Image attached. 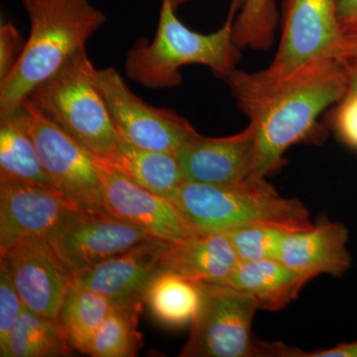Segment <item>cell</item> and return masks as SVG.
I'll return each mask as SVG.
<instances>
[{
    "label": "cell",
    "instance_id": "obj_1",
    "mask_svg": "<svg viewBox=\"0 0 357 357\" xmlns=\"http://www.w3.org/2000/svg\"><path fill=\"white\" fill-rule=\"evenodd\" d=\"M222 79L255 135V178L283 167L286 151L314 133L319 115L344 98L347 84L337 59L316 61L285 76L234 68Z\"/></svg>",
    "mask_w": 357,
    "mask_h": 357
},
{
    "label": "cell",
    "instance_id": "obj_2",
    "mask_svg": "<svg viewBox=\"0 0 357 357\" xmlns=\"http://www.w3.org/2000/svg\"><path fill=\"white\" fill-rule=\"evenodd\" d=\"M29 38L9 76L0 83V115L20 109L37 86L56 74L107 23L89 0H22Z\"/></svg>",
    "mask_w": 357,
    "mask_h": 357
},
{
    "label": "cell",
    "instance_id": "obj_3",
    "mask_svg": "<svg viewBox=\"0 0 357 357\" xmlns=\"http://www.w3.org/2000/svg\"><path fill=\"white\" fill-rule=\"evenodd\" d=\"M244 0H231L229 17L217 32L192 31L182 22L171 0H162L153 40L140 39L128 52L126 72L135 83L152 89L175 88L182 83L181 68L203 65L225 77L241 61L234 44V23Z\"/></svg>",
    "mask_w": 357,
    "mask_h": 357
},
{
    "label": "cell",
    "instance_id": "obj_4",
    "mask_svg": "<svg viewBox=\"0 0 357 357\" xmlns=\"http://www.w3.org/2000/svg\"><path fill=\"white\" fill-rule=\"evenodd\" d=\"M173 203L198 232H225L253 225L296 231L312 225L306 206L280 196L266 178L252 177L231 185L185 181Z\"/></svg>",
    "mask_w": 357,
    "mask_h": 357
},
{
    "label": "cell",
    "instance_id": "obj_5",
    "mask_svg": "<svg viewBox=\"0 0 357 357\" xmlns=\"http://www.w3.org/2000/svg\"><path fill=\"white\" fill-rule=\"evenodd\" d=\"M96 70L84 49L28 98L93 159L102 160L114 153L121 137L96 86Z\"/></svg>",
    "mask_w": 357,
    "mask_h": 357
},
{
    "label": "cell",
    "instance_id": "obj_6",
    "mask_svg": "<svg viewBox=\"0 0 357 357\" xmlns=\"http://www.w3.org/2000/svg\"><path fill=\"white\" fill-rule=\"evenodd\" d=\"M202 300L182 357H299L300 349L256 340L257 303L222 284L201 283Z\"/></svg>",
    "mask_w": 357,
    "mask_h": 357
},
{
    "label": "cell",
    "instance_id": "obj_7",
    "mask_svg": "<svg viewBox=\"0 0 357 357\" xmlns=\"http://www.w3.org/2000/svg\"><path fill=\"white\" fill-rule=\"evenodd\" d=\"M95 81L121 139L144 149L175 154L199 135L177 112L141 100L114 68L96 70Z\"/></svg>",
    "mask_w": 357,
    "mask_h": 357
},
{
    "label": "cell",
    "instance_id": "obj_8",
    "mask_svg": "<svg viewBox=\"0 0 357 357\" xmlns=\"http://www.w3.org/2000/svg\"><path fill=\"white\" fill-rule=\"evenodd\" d=\"M28 131L45 171L56 189L83 208H102V188L95 159L56 126L29 98L22 102Z\"/></svg>",
    "mask_w": 357,
    "mask_h": 357
},
{
    "label": "cell",
    "instance_id": "obj_9",
    "mask_svg": "<svg viewBox=\"0 0 357 357\" xmlns=\"http://www.w3.org/2000/svg\"><path fill=\"white\" fill-rule=\"evenodd\" d=\"M155 237L102 208H77L48 239L65 266L76 274Z\"/></svg>",
    "mask_w": 357,
    "mask_h": 357
},
{
    "label": "cell",
    "instance_id": "obj_10",
    "mask_svg": "<svg viewBox=\"0 0 357 357\" xmlns=\"http://www.w3.org/2000/svg\"><path fill=\"white\" fill-rule=\"evenodd\" d=\"M342 27L337 0H282L280 43L268 72L285 76L324 59H337Z\"/></svg>",
    "mask_w": 357,
    "mask_h": 357
},
{
    "label": "cell",
    "instance_id": "obj_11",
    "mask_svg": "<svg viewBox=\"0 0 357 357\" xmlns=\"http://www.w3.org/2000/svg\"><path fill=\"white\" fill-rule=\"evenodd\" d=\"M6 268L23 304L31 311L59 319L72 286V272L48 239H27L0 249Z\"/></svg>",
    "mask_w": 357,
    "mask_h": 357
},
{
    "label": "cell",
    "instance_id": "obj_12",
    "mask_svg": "<svg viewBox=\"0 0 357 357\" xmlns=\"http://www.w3.org/2000/svg\"><path fill=\"white\" fill-rule=\"evenodd\" d=\"M81 208L55 188L0 182V249L27 239H49Z\"/></svg>",
    "mask_w": 357,
    "mask_h": 357
},
{
    "label": "cell",
    "instance_id": "obj_13",
    "mask_svg": "<svg viewBox=\"0 0 357 357\" xmlns=\"http://www.w3.org/2000/svg\"><path fill=\"white\" fill-rule=\"evenodd\" d=\"M96 164L105 211L163 241H178L196 232L172 201L148 191L109 167Z\"/></svg>",
    "mask_w": 357,
    "mask_h": 357
},
{
    "label": "cell",
    "instance_id": "obj_14",
    "mask_svg": "<svg viewBox=\"0 0 357 357\" xmlns=\"http://www.w3.org/2000/svg\"><path fill=\"white\" fill-rule=\"evenodd\" d=\"M170 241L153 238L126 252L73 275L72 285L107 297L115 306L144 303L150 281L163 269V258Z\"/></svg>",
    "mask_w": 357,
    "mask_h": 357
},
{
    "label": "cell",
    "instance_id": "obj_15",
    "mask_svg": "<svg viewBox=\"0 0 357 357\" xmlns=\"http://www.w3.org/2000/svg\"><path fill=\"white\" fill-rule=\"evenodd\" d=\"M185 181L208 185H231L253 177L255 140L252 129L227 137L199 135L175 153Z\"/></svg>",
    "mask_w": 357,
    "mask_h": 357
},
{
    "label": "cell",
    "instance_id": "obj_16",
    "mask_svg": "<svg viewBox=\"0 0 357 357\" xmlns=\"http://www.w3.org/2000/svg\"><path fill=\"white\" fill-rule=\"evenodd\" d=\"M349 231L344 223L323 215L309 229L289 232L278 259L288 267L314 277H342L349 271L352 257Z\"/></svg>",
    "mask_w": 357,
    "mask_h": 357
},
{
    "label": "cell",
    "instance_id": "obj_17",
    "mask_svg": "<svg viewBox=\"0 0 357 357\" xmlns=\"http://www.w3.org/2000/svg\"><path fill=\"white\" fill-rule=\"evenodd\" d=\"M239 259L223 232H194L170 241L163 258V269L197 283L223 284Z\"/></svg>",
    "mask_w": 357,
    "mask_h": 357
},
{
    "label": "cell",
    "instance_id": "obj_18",
    "mask_svg": "<svg viewBox=\"0 0 357 357\" xmlns=\"http://www.w3.org/2000/svg\"><path fill=\"white\" fill-rule=\"evenodd\" d=\"M312 277L288 267L279 259L241 261L222 285L252 298L259 310L277 312L297 299Z\"/></svg>",
    "mask_w": 357,
    "mask_h": 357
},
{
    "label": "cell",
    "instance_id": "obj_19",
    "mask_svg": "<svg viewBox=\"0 0 357 357\" xmlns=\"http://www.w3.org/2000/svg\"><path fill=\"white\" fill-rule=\"evenodd\" d=\"M95 161L172 202L185 181L175 154L144 149L121 138L114 153Z\"/></svg>",
    "mask_w": 357,
    "mask_h": 357
},
{
    "label": "cell",
    "instance_id": "obj_20",
    "mask_svg": "<svg viewBox=\"0 0 357 357\" xmlns=\"http://www.w3.org/2000/svg\"><path fill=\"white\" fill-rule=\"evenodd\" d=\"M8 181L56 189L28 131L22 105L10 114L0 115V182Z\"/></svg>",
    "mask_w": 357,
    "mask_h": 357
},
{
    "label": "cell",
    "instance_id": "obj_21",
    "mask_svg": "<svg viewBox=\"0 0 357 357\" xmlns=\"http://www.w3.org/2000/svg\"><path fill=\"white\" fill-rule=\"evenodd\" d=\"M201 300L199 283L166 269L155 275L144 294V303L154 318L174 328L191 325Z\"/></svg>",
    "mask_w": 357,
    "mask_h": 357
},
{
    "label": "cell",
    "instance_id": "obj_22",
    "mask_svg": "<svg viewBox=\"0 0 357 357\" xmlns=\"http://www.w3.org/2000/svg\"><path fill=\"white\" fill-rule=\"evenodd\" d=\"M74 351L60 319L23 307L2 357L68 356Z\"/></svg>",
    "mask_w": 357,
    "mask_h": 357
},
{
    "label": "cell",
    "instance_id": "obj_23",
    "mask_svg": "<svg viewBox=\"0 0 357 357\" xmlns=\"http://www.w3.org/2000/svg\"><path fill=\"white\" fill-rule=\"evenodd\" d=\"M114 307V303L102 294L70 286L59 319L74 349L84 354L89 340Z\"/></svg>",
    "mask_w": 357,
    "mask_h": 357
},
{
    "label": "cell",
    "instance_id": "obj_24",
    "mask_svg": "<svg viewBox=\"0 0 357 357\" xmlns=\"http://www.w3.org/2000/svg\"><path fill=\"white\" fill-rule=\"evenodd\" d=\"M143 303L115 306L91 340L84 354L93 357H133L142 347L138 321Z\"/></svg>",
    "mask_w": 357,
    "mask_h": 357
},
{
    "label": "cell",
    "instance_id": "obj_25",
    "mask_svg": "<svg viewBox=\"0 0 357 357\" xmlns=\"http://www.w3.org/2000/svg\"><path fill=\"white\" fill-rule=\"evenodd\" d=\"M278 13L273 0H244L234 23V41L239 49L267 50L273 43Z\"/></svg>",
    "mask_w": 357,
    "mask_h": 357
},
{
    "label": "cell",
    "instance_id": "obj_26",
    "mask_svg": "<svg viewBox=\"0 0 357 357\" xmlns=\"http://www.w3.org/2000/svg\"><path fill=\"white\" fill-rule=\"evenodd\" d=\"M290 230L270 225H253L223 232L229 239L239 262L278 259L282 243Z\"/></svg>",
    "mask_w": 357,
    "mask_h": 357
},
{
    "label": "cell",
    "instance_id": "obj_27",
    "mask_svg": "<svg viewBox=\"0 0 357 357\" xmlns=\"http://www.w3.org/2000/svg\"><path fill=\"white\" fill-rule=\"evenodd\" d=\"M24 304L14 288L6 268L0 265V356H3L8 344L16 319Z\"/></svg>",
    "mask_w": 357,
    "mask_h": 357
},
{
    "label": "cell",
    "instance_id": "obj_28",
    "mask_svg": "<svg viewBox=\"0 0 357 357\" xmlns=\"http://www.w3.org/2000/svg\"><path fill=\"white\" fill-rule=\"evenodd\" d=\"M332 126L338 139L357 151V100L342 98L333 110Z\"/></svg>",
    "mask_w": 357,
    "mask_h": 357
},
{
    "label": "cell",
    "instance_id": "obj_29",
    "mask_svg": "<svg viewBox=\"0 0 357 357\" xmlns=\"http://www.w3.org/2000/svg\"><path fill=\"white\" fill-rule=\"evenodd\" d=\"M26 41L13 23L0 27V83L4 81L20 60Z\"/></svg>",
    "mask_w": 357,
    "mask_h": 357
},
{
    "label": "cell",
    "instance_id": "obj_30",
    "mask_svg": "<svg viewBox=\"0 0 357 357\" xmlns=\"http://www.w3.org/2000/svg\"><path fill=\"white\" fill-rule=\"evenodd\" d=\"M337 58L342 64L357 66V22L342 28Z\"/></svg>",
    "mask_w": 357,
    "mask_h": 357
},
{
    "label": "cell",
    "instance_id": "obj_31",
    "mask_svg": "<svg viewBox=\"0 0 357 357\" xmlns=\"http://www.w3.org/2000/svg\"><path fill=\"white\" fill-rule=\"evenodd\" d=\"M300 357H357V340L337 344L332 349L312 352L302 351Z\"/></svg>",
    "mask_w": 357,
    "mask_h": 357
},
{
    "label": "cell",
    "instance_id": "obj_32",
    "mask_svg": "<svg viewBox=\"0 0 357 357\" xmlns=\"http://www.w3.org/2000/svg\"><path fill=\"white\" fill-rule=\"evenodd\" d=\"M337 7L342 28L357 22V0H337Z\"/></svg>",
    "mask_w": 357,
    "mask_h": 357
},
{
    "label": "cell",
    "instance_id": "obj_33",
    "mask_svg": "<svg viewBox=\"0 0 357 357\" xmlns=\"http://www.w3.org/2000/svg\"><path fill=\"white\" fill-rule=\"evenodd\" d=\"M347 70V91L344 98L357 100V66L344 65Z\"/></svg>",
    "mask_w": 357,
    "mask_h": 357
},
{
    "label": "cell",
    "instance_id": "obj_34",
    "mask_svg": "<svg viewBox=\"0 0 357 357\" xmlns=\"http://www.w3.org/2000/svg\"><path fill=\"white\" fill-rule=\"evenodd\" d=\"M171 1H172L174 8H175L176 10H177L178 7L184 6V4L188 3V2L192 1V0H171Z\"/></svg>",
    "mask_w": 357,
    "mask_h": 357
}]
</instances>
